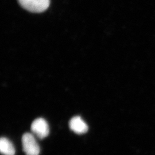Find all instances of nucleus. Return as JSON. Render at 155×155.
I'll return each instance as SVG.
<instances>
[{"label": "nucleus", "mask_w": 155, "mask_h": 155, "mask_svg": "<svg viewBox=\"0 0 155 155\" xmlns=\"http://www.w3.org/2000/svg\"><path fill=\"white\" fill-rule=\"evenodd\" d=\"M22 149L26 155H39L40 147L32 134L25 133L22 137Z\"/></svg>", "instance_id": "obj_1"}, {"label": "nucleus", "mask_w": 155, "mask_h": 155, "mask_svg": "<svg viewBox=\"0 0 155 155\" xmlns=\"http://www.w3.org/2000/svg\"><path fill=\"white\" fill-rule=\"evenodd\" d=\"M31 131L39 139H43L50 133V128L47 122L43 118L33 121L31 125Z\"/></svg>", "instance_id": "obj_3"}, {"label": "nucleus", "mask_w": 155, "mask_h": 155, "mask_svg": "<svg viewBox=\"0 0 155 155\" xmlns=\"http://www.w3.org/2000/svg\"><path fill=\"white\" fill-rule=\"evenodd\" d=\"M20 5L28 11L40 13L44 12L50 5V0H18Z\"/></svg>", "instance_id": "obj_2"}, {"label": "nucleus", "mask_w": 155, "mask_h": 155, "mask_svg": "<svg viewBox=\"0 0 155 155\" xmlns=\"http://www.w3.org/2000/svg\"><path fill=\"white\" fill-rule=\"evenodd\" d=\"M69 126L71 130L78 134L86 133L89 129L86 123L79 116L72 117L69 122Z\"/></svg>", "instance_id": "obj_4"}, {"label": "nucleus", "mask_w": 155, "mask_h": 155, "mask_svg": "<svg viewBox=\"0 0 155 155\" xmlns=\"http://www.w3.org/2000/svg\"><path fill=\"white\" fill-rule=\"evenodd\" d=\"M0 151L4 155H15L16 152L13 144L6 137H1L0 140Z\"/></svg>", "instance_id": "obj_5"}]
</instances>
